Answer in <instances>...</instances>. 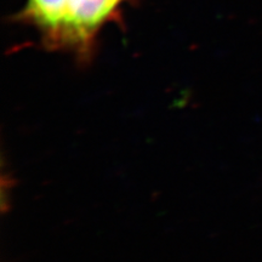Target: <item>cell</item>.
Listing matches in <instances>:
<instances>
[{"mask_svg": "<svg viewBox=\"0 0 262 262\" xmlns=\"http://www.w3.org/2000/svg\"><path fill=\"white\" fill-rule=\"evenodd\" d=\"M126 0H68L67 10L52 49L67 50L81 61L94 52L98 33L117 18Z\"/></svg>", "mask_w": 262, "mask_h": 262, "instance_id": "1", "label": "cell"}, {"mask_svg": "<svg viewBox=\"0 0 262 262\" xmlns=\"http://www.w3.org/2000/svg\"><path fill=\"white\" fill-rule=\"evenodd\" d=\"M68 0H27L17 16L41 34L42 42L52 49L63 21Z\"/></svg>", "mask_w": 262, "mask_h": 262, "instance_id": "2", "label": "cell"}]
</instances>
